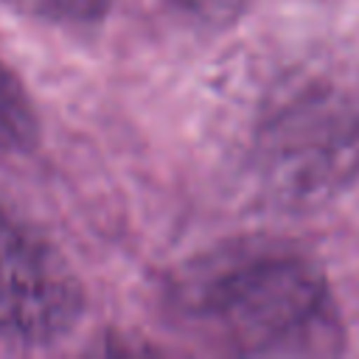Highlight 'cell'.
Listing matches in <instances>:
<instances>
[{
	"instance_id": "1",
	"label": "cell",
	"mask_w": 359,
	"mask_h": 359,
	"mask_svg": "<svg viewBox=\"0 0 359 359\" xmlns=\"http://www.w3.org/2000/svg\"><path fill=\"white\" fill-rule=\"evenodd\" d=\"M168 314L233 356H337L345 325L325 275L306 255L244 241L188 261L165 289Z\"/></svg>"
},
{
	"instance_id": "2",
	"label": "cell",
	"mask_w": 359,
	"mask_h": 359,
	"mask_svg": "<svg viewBox=\"0 0 359 359\" xmlns=\"http://www.w3.org/2000/svg\"><path fill=\"white\" fill-rule=\"evenodd\" d=\"M252 157L272 196L325 199L359 168V104L331 84L294 87L264 112Z\"/></svg>"
},
{
	"instance_id": "3",
	"label": "cell",
	"mask_w": 359,
	"mask_h": 359,
	"mask_svg": "<svg viewBox=\"0 0 359 359\" xmlns=\"http://www.w3.org/2000/svg\"><path fill=\"white\" fill-rule=\"evenodd\" d=\"M87 294L73 264L0 202V339L48 348L84 320Z\"/></svg>"
},
{
	"instance_id": "4",
	"label": "cell",
	"mask_w": 359,
	"mask_h": 359,
	"mask_svg": "<svg viewBox=\"0 0 359 359\" xmlns=\"http://www.w3.org/2000/svg\"><path fill=\"white\" fill-rule=\"evenodd\" d=\"M42 135L36 104L17 76V70L0 56V151L28 154L36 149Z\"/></svg>"
},
{
	"instance_id": "5",
	"label": "cell",
	"mask_w": 359,
	"mask_h": 359,
	"mask_svg": "<svg viewBox=\"0 0 359 359\" xmlns=\"http://www.w3.org/2000/svg\"><path fill=\"white\" fill-rule=\"evenodd\" d=\"M3 3L28 20L65 31L98 28L112 6V0H3Z\"/></svg>"
},
{
	"instance_id": "6",
	"label": "cell",
	"mask_w": 359,
	"mask_h": 359,
	"mask_svg": "<svg viewBox=\"0 0 359 359\" xmlns=\"http://www.w3.org/2000/svg\"><path fill=\"white\" fill-rule=\"evenodd\" d=\"M180 8L205 17V20H224L230 14H236L241 8L244 0H174Z\"/></svg>"
}]
</instances>
